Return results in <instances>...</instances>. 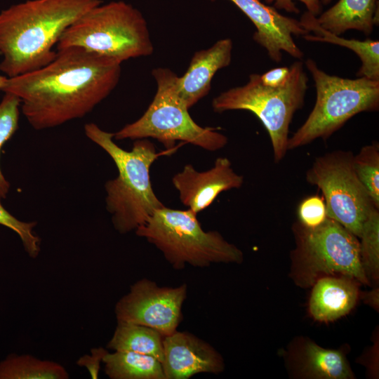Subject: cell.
<instances>
[{"label":"cell","mask_w":379,"mask_h":379,"mask_svg":"<svg viewBox=\"0 0 379 379\" xmlns=\"http://www.w3.org/2000/svg\"><path fill=\"white\" fill-rule=\"evenodd\" d=\"M121 64L70 46L43 67L8 78L1 91L20 98L33 128H51L84 117L105 100L119 83Z\"/></svg>","instance_id":"cell-1"},{"label":"cell","mask_w":379,"mask_h":379,"mask_svg":"<svg viewBox=\"0 0 379 379\" xmlns=\"http://www.w3.org/2000/svg\"><path fill=\"white\" fill-rule=\"evenodd\" d=\"M100 0H28L0 13V69L14 77L53 61L64 32Z\"/></svg>","instance_id":"cell-2"},{"label":"cell","mask_w":379,"mask_h":379,"mask_svg":"<svg viewBox=\"0 0 379 379\" xmlns=\"http://www.w3.org/2000/svg\"><path fill=\"white\" fill-rule=\"evenodd\" d=\"M84 132L108 154L118 171V175L105 185L106 208L114 228L121 234L135 231L156 210L165 206L155 194L150 178V167L159 154L147 138L135 140L127 151L114 142V133L94 123L85 124Z\"/></svg>","instance_id":"cell-3"},{"label":"cell","mask_w":379,"mask_h":379,"mask_svg":"<svg viewBox=\"0 0 379 379\" xmlns=\"http://www.w3.org/2000/svg\"><path fill=\"white\" fill-rule=\"evenodd\" d=\"M163 254L175 270L187 265L207 267L217 263L240 264L243 252L218 231H205L190 211L164 206L135 231Z\"/></svg>","instance_id":"cell-4"},{"label":"cell","mask_w":379,"mask_h":379,"mask_svg":"<svg viewBox=\"0 0 379 379\" xmlns=\"http://www.w3.org/2000/svg\"><path fill=\"white\" fill-rule=\"evenodd\" d=\"M77 46L120 63L147 56L154 47L142 13L124 1L101 4L74 22L62 34L58 50Z\"/></svg>","instance_id":"cell-5"},{"label":"cell","mask_w":379,"mask_h":379,"mask_svg":"<svg viewBox=\"0 0 379 379\" xmlns=\"http://www.w3.org/2000/svg\"><path fill=\"white\" fill-rule=\"evenodd\" d=\"M288 78L279 87L264 86L260 74H252L244 86L224 91L212 100L214 112L246 110L254 114L266 128L275 163L287 154L289 126L294 114L305 103L308 78L301 61L291 66Z\"/></svg>","instance_id":"cell-6"},{"label":"cell","mask_w":379,"mask_h":379,"mask_svg":"<svg viewBox=\"0 0 379 379\" xmlns=\"http://www.w3.org/2000/svg\"><path fill=\"white\" fill-rule=\"evenodd\" d=\"M157 92L142 116L114 133V139L154 138L169 150L183 141L210 152L223 148L228 138L217 128L202 127L191 117L177 90L178 76L168 68L152 70Z\"/></svg>","instance_id":"cell-7"},{"label":"cell","mask_w":379,"mask_h":379,"mask_svg":"<svg viewBox=\"0 0 379 379\" xmlns=\"http://www.w3.org/2000/svg\"><path fill=\"white\" fill-rule=\"evenodd\" d=\"M295 247L290 276L299 287H312L320 278L343 275L370 285L361 265L359 238L331 218L315 228L298 220L292 225Z\"/></svg>","instance_id":"cell-8"},{"label":"cell","mask_w":379,"mask_h":379,"mask_svg":"<svg viewBox=\"0 0 379 379\" xmlns=\"http://www.w3.org/2000/svg\"><path fill=\"white\" fill-rule=\"evenodd\" d=\"M305 66L314 82L316 102L305 122L288 138V150L319 138L326 140L356 114L379 109V80L330 75L311 58Z\"/></svg>","instance_id":"cell-9"},{"label":"cell","mask_w":379,"mask_h":379,"mask_svg":"<svg viewBox=\"0 0 379 379\" xmlns=\"http://www.w3.org/2000/svg\"><path fill=\"white\" fill-rule=\"evenodd\" d=\"M353 157L351 151L342 149L317 157L305 179L321 191L328 218L359 238L364 222L377 208L355 173Z\"/></svg>","instance_id":"cell-10"},{"label":"cell","mask_w":379,"mask_h":379,"mask_svg":"<svg viewBox=\"0 0 379 379\" xmlns=\"http://www.w3.org/2000/svg\"><path fill=\"white\" fill-rule=\"evenodd\" d=\"M187 286H161L142 278L134 282L129 291L116 302L117 322L140 324L157 330L164 336L172 334L182 319V309Z\"/></svg>","instance_id":"cell-11"},{"label":"cell","mask_w":379,"mask_h":379,"mask_svg":"<svg viewBox=\"0 0 379 379\" xmlns=\"http://www.w3.org/2000/svg\"><path fill=\"white\" fill-rule=\"evenodd\" d=\"M253 22L256 28L253 39L266 49L276 62L282 60L283 52L297 59L304 54L294 41L293 36L309 34L300 20L279 13L274 7L260 0H230Z\"/></svg>","instance_id":"cell-12"},{"label":"cell","mask_w":379,"mask_h":379,"mask_svg":"<svg viewBox=\"0 0 379 379\" xmlns=\"http://www.w3.org/2000/svg\"><path fill=\"white\" fill-rule=\"evenodd\" d=\"M172 183L181 203L197 214L210 206L221 192L240 188L244 177L234 171L228 158L218 157L205 171L185 165L173 176Z\"/></svg>","instance_id":"cell-13"},{"label":"cell","mask_w":379,"mask_h":379,"mask_svg":"<svg viewBox=\"0 0 379 379\" xmlns=\"http://www.w3.org/2000/svg\"><path fill=\"white\" fill-rule=\"evenodd\" d=\"M161 362L166 379H189L199 373L219 374L225 369L222 355L208 342L187 331L164 336Z\"/></svg>","instance_id":"cell-14"},{"label":"cell","mask_w":379,"mask_h":379,"mask_svg":"<svg viewBox=\"0 0 379 379\" xmlns=\"http://www.w3.org/2000/svg\"><path fill=\"white\" fill-rule=\"evenodd\" d=\"M232 46V39L226 38L194 53L187 71L177 80L178 94L189 109L208 95L215 72L230 65Z\"/></svg>","instance_id":"cell-15"},{"label":"cell","mask_w":379,"mask_h":379,"mask_svg":"<svg viewBox=\"0 0 379 379\" xmlns=\"http://www.w3.org/2000/svg\"><path fill=\"white\" fill-rule=\"evenodd\" d=\"M288 366L300 378L353 379L355 375L340 350L324 348L310 339H301L290 348Z\"/></svg>","instance_id":"cell-16"},{"label":"cell","mask_w":379,"mask_h":379,"mask_svg":"<svg viewBox=\"0 0 379 379\" xmlns=\"http://www.w3.org/2000/svg\"><path fill=\"white\" fill-rule=\"evenodd\" d=\"M360 283L343 276H326L312 286L309 300L311 317L320 322H331L347 314L359 298Z\"/></svg>","instance_id":"cell-17"},{"label":"cell","mask_w":379,"mask_h":379,"mask_svg":"<svg viewBox=\"0 0 379 379\" xmlns=\"http://www.w3.org/2000/svg\"><path fill=\"white\" fill-rule=\"evenodd\" d=\"M316 20L323 29L338 36L350 29L369 35L378 25V1L338 0Z\"/></svg>","instance_id":"cell-18"},{"label":"cell","mask_w":379,"mask_h":379,"mask_svg":"<svg viewBox=\"0 0 379 379\" xmlns=\"http://www.w3.org/2000/svg\"><path fill=\"white\" fill-rule=\"evenodd\" d=\"M316 17L307 11L302 15L300 22L309 32L304 37L310 41L327 42L346 47L354 52L361 62L357 73V77L379 80V41L378 40L347 39L332 34L323 29L316 20Z\"/></svg>","instance_id":"cell-19"},{"label":"cell","mask_w":379,"mask_h":379,"mask_svg":"<svg viewBox=\"0 0 379 379\" xmlns=\"http://www.w3.org/2000/svg\"><path fill=\"white\" fill-rule=\"evenodd\" d=\"M110 379H166L161 362L146 354L128 351H108L102 358Z\"/></svg>","instance_id":"cell-20"},{"label":"cell","mask_w":379,"mask_h":379,"mask_svg":"<svg viewBox=\"0 0 379 379\" xmlns=\"http://www.w3.org/2000/svg\"><path fill=\"white\" fill-rule=\"evenodd\" d=\"M114 333L107 344L112 351H128L152 356L161 362L164 359V336L146 326L117 322Z\"/></svg>","instance_id":"cell-21"},{"label":"cell","mask_w":379,"mask_h":379,"mask_svg":"<svg viewBox=\"0 0 379 379\" xmlns=\"http://www.w3.org/2000/svg\"><path fill=\"white\" fill-rule=\"evenodd\" d=\"M60 364L30 354H11L0 362V379H67Z\"/></svg>","instance_id":"cell-22"},{"label":"cell","mask_w":379,"mask_h":379,"mask_svg":"<svg viewBox=\"0 0 379 379\" xmlns=\"http://www.w3.org/2000/svg\"><path fill=\"white\" fill-rule=\"evenodd\" d=\"M362 267L370 284L379 279V210L374 209L364 222L359 237Z\"/></svg>","instance_id":"cell-23"},{"label":"cell","mask_w":379,"mask_h":379,"mask_svg":"<svg viewBox=\"0 0 379 379\" xmlns=\"http://www.w3.org/2000/svg\"><path fill=\"white\" fill-rule=\"evenodd\" d=\"M355 173L379 209V144L373 141L363 146L353 157Z\"/></svg>","instance_id":"cell-24"},{"label":"cell","mask_w":379,"mask_h":379,"mask_svg":"<svg viewBox=\"0 0 379 379\" xmlns=\"http://www.w3.org/2000/svg\"><path fill=\"white\" fill-rule=\"evenodd\" d=\"M20 100L15 95L5 93L0 102V152L4 145L18 128ZM10 190V183L0 168V199L6 198Z\"/></svg>","instance_id":"cell-25"},{"label":"cell","mask_w":379,"mask_h":379,"mask_svg":"<svg viewBox=\"0 0 379 379\" xmlns=\"http://www.w3.org/2000/svg\"><path fill=\"white\" fill-rule=\"evenodd\" d=\"M0 225L14 231L20 238L25 252L31 258H36L41 251V239L34 232L37 222H24L12 215L0 201Z\"/></svg>","instance_id":"cell-26"},{"label":"cell","mask_w":379,"mask_h":379,"mask_svg":"<svg viewBox=\"0 0 379 379\" xmlns=\"http://www.w3.org/2000/svg\"><path fill=\"white\" fill-rule=\"evenodd\" d=\"M297 213L298 221L307 228L320 226L328 218L324 198L318 194L304 199L298 206Z\"/></svg>","instance_id":"cell-27"},{"label":"cell","mask_w":379,"mask_h":379,"mask_svg":"<svg viewBox=\"0 0 379 379\" xmlns=\"http://www.w3.org/2000/svg\"><path fill=\"white\" fill-rule=\"evenodd\" d=\"M267 4H273L276 9L284 10L289 13H298L294 1L296 0H265ZM304 4L307 11L317 16L322 10V4L319 0H298Z\"/></svg>","instance_id":"cell-28"},{"label":"cell","mask_w":379,"mask_h":379,"mask_svg":"<svg viewBox=\"0 0 379 379\" xmlns=\"http://www.w3.org/2000/svg\"><path fill=\"white\" fill-rule=\"evenodd\" d=\"M290 73L288 67H279L271 69L262 74H260L261 83L266 86L277 88L284 85Z\"/></svg>","instance_id":"cell-29"},{"label":"cell","mask_w":379,"mask_h":379,"mask_svg":"<svg viewBox=\"0 0 379 379\" xmlns=\"http://www.w3.org/2000/svg\"><path fill=\"white\" fill-rule=\"evenodd\" d=\"M107 352V350L99 347L91 350V355H85L79 359L78 364L79 366L86 367L92 378H97L100 368V363H102V358Z\"/></svg>","instance_id":"cell-30"},{"label":"cell","mask_w":379,"mask_h":379,"mask_svg":"<svg viewBox=\"0 0 379 379\" xmlns=\"http://www.w3.org/2000/svg\"><path fill=\"white\" fill-rule=\"evenodd\" d=\"M365 301L375 309H378V288H375L365 296Z\"/></svg>","instance_id":"cell-31"},{"label":"cell","mask_w":379,"mask_h":379,"mask_svg":"<svg viewBox=\"0 0 379 379\" xmlns=\"http://www.w3.org/2000/svg\"><path fill=\"white\" fill-rule=\"evenodd\" d=\"M7 79L8 77H4V76H1L0 75V91L2 90V88H4L6 81H7Z\"/></svg>","instance_id":"cell-32"},{"label":"cell","mask_w":379,"mask_h":379,"mask_svg":"<svg viewBox=\"0 0 379 379\" xmlns=\"http://www.w3.org/2000/svg\"><path fill=\"white\" fill-rule=\"evenodd\" d=\"M321 4L327 5L331 2L332 0H319Z\"/></svg>","instance_id":"cell-33"}]
</instances>
